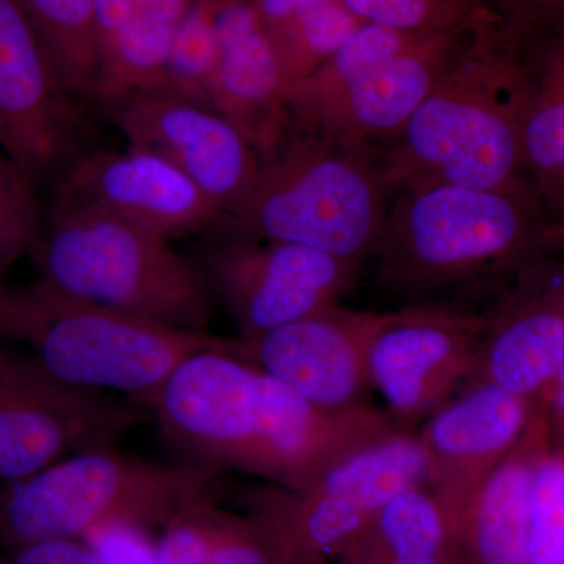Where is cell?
Instances as JSON below:
<instances>
[{
    "instance_id": "obj_1",
    "label": "cell",
    "mask_w": 564,
    "mask_h": 564,
    "mask_svg": "<svg viewBox=\"0 0 564 564\" xmlns=\"http://www.w3.org/2000/svg\"><path fill=\"white\" fill-rule=\"evenodd\" d=\"M152 410L181 464L215 477L237 470L295 491L348 448L397 426L367 403L315 408L254 364L223 351L185 359Z\"/></svg>"
},
{
    "instance_id": "obj_2",
    "label": "cell",
    "mask_w": 564,
    "mask_h": 564,
    "mask_svg": "<svg viewBox=\"0 0 564 564\" xmlns=\"http://www.w3.org/2000/svg\"><path fill=\"white\" fill-rule=\"evenodd\" d=\"M562 242V220L536 188L433 185L393 196L373 256L383 288L421 299L480 282L510 285Z\"/></svg>"
},
{
    "instance_id": "obj_3",
    "label": "cell",
    "mask_w": 564,
    "mask_h": 564,
    "mask_svg": "<svg viewBox=\"0 0 564 564\" xmlns=\"http://www.w3.org/2000/svg\"><path fill=\"white\" fill-rule=\"evenodd\" d=\"M0 339L22 345L63 383L122 393L151 410L191 356L223 351L240 358L239 340L172 328L43 280L18 288L0 282Z\"/></svg>"
},
{
    "instance_id": "obj_4",
    "label": "cell",
    "mask_w": 564,
    "mask_h": 564,
    "mask_svg": "<svg viewBox=\"0 0 564 564\" xmlns=\"http://www.w3.org/2000/svg\"><path fill=\"white\" fill-rule=\"evenodd\" d=\"M529 73L489 57L455 61L386 151H375L393 193L454 185L533 187L522 144Z\"/></svg>"
},
{
    "instance_id": "obj_5",
    "label": "cell",
    "mask_w": 564,
    "mask_h": 564,
    "mask_svg": "<svg viewBox=\"0 0 564 564\" xmlns=\"http://www.w3.org/2000/svg\"><path fill=\"white\" fill-rule=\"evenodd\" d=\"M393 196L372 147L292 131L225 223L232 237L302 245L359 265L377 248Z\"/></svg>"
},
{
    "instance_id": "obj_6",
    "label": "cell",
    "mask_w": 564,
    "mask_h": 564,
    "mask_svg": "<svg viewBox=\"0 0 564 564\" xmlns=\"http://www.w3.org/2000/svg\"><path fill=\"white\" fill-rule=\"evenodd\" d=\"M47 284L124 313L206 333L214 295L195 261L131 223L57 198L32 252Z\"/></svg>"
},
{
    "instance_id": "obj_7",
    "label": "cell",
    "mask_w": 564,
    "mask_h": 564,
    "mask_svg": "<svg viewBox=\"0 0 564 564\" xmlns=\"http://www.w3.org/2000/svg\"><path fill=\"white\" fill-rule=\"evenodd\" d=\"M215 475L162 464L115 448L84 452L0 484V549L50 540H82L99 527L159 532L177 511L209 492Z\"/></svg>"
},
{
    "instance_id": "obj_8",
    "label": "cell",
    "mask_w": 564,
    "mask_h": 564,
    "mask_svg": "<svg viewBox=\"0 0 564 564\" xmlns=\"http://www.w3.org/2000/svg\"><path fill=\"white\" fill-rule=\"evenodd\" d=\"M141 421L139 404L63 383L31 352L0 344V484L68 456L115 448Z\"/></svg>"
},
{
    "instance_id": "obj_9",
    "label": "cell",
    "mask_w": 564,
    "mask_h": 564,
    "mask_svg": "<svg viewBox=\"0 0 564 564\" xmlns=\"http://www.w3.org/2000/svg\"><path fill=\"white\" fill-rule=\"evenodd\" d=\"M239 339H251L339 302L355 284V263L289 242L228 237L196 259Z\"/></svg>"
},
{
    "instance_id": "obj_10",
    "label": "cell",
    "mask_w": 564,
    "mask_h": 564,
    "mask_svg": "<svg viewBox=\"0 0 564 564\" xmlns=\"http://www.w3.org/2000/svg\"><path fill=\"white\" fill-rule=\"evenodd\" d=\"M107 110L129 148L180 170L225 220L251 198L261 159L242 131L217 110L155 91L126 96Z\"/></svg>"
},
{
    "instance_id": "obj_11",
    "label": "cell",
    "mask_w": 564,
    "mask_h": 564,
    "mask_svg": "<svg viewBox=\"0 0 564 564\" xmlns=\"http://www.w3.org/2000/svg\"><path fill=\"white\" fill-rule=\"evenodd\" d=\"M80 120L21 0H0V147L33 182L74 158Z\"/></svg>"
},
{
    "instance_id": "obj_12",
    "label": "cell",
    "mask_w": 564,
    "mask_h": 564,
    "mask_svg": "<svg viewBox=\"0 0 564 564\" xmlns=\"http://www.w3.org/2000/svg\"><path fill=\"white\" fill-rule=\"evenodd\" d=\"M485 314L415 304L388 318L367 352L370 384L403 425L443 406L473 372Z\"/></svg>"
},
{
    "instance_id": "obj_13",
    "label": "cell",
    "mask_w": 564,
    "mask_h": 564,
    "mask_svg": "<svg viewBox=\"0 0 564 564\" xmlns=\"http://www.w3.org/2000/svg\"><path fill=\"white\" fill-rule=\"evenodd\" d=\"M485 314L466 384H491L545 406L564 375V269L556 256L522 270Z\"/></svg>"
},
{
    "instance_id": "obj_14",
    "label": "cell",
    "mask_w": 564,
    "mask_h": 564,
    "mask_svg": "<svg viewBox=\"0 0 564 564\" xmlns=\"http://www.w3.org/2000/svg\"><path fill=\"white\" fill-rule=\"evenodd\" d=\"M388 314L364 313L334 304L310 317L239 340L240 359L325 411L364 404L369 388L367 352Z\"/></svg>"
},
{
    "instance_id": "obj_15",
    "label": "cell",
    "mask_w": 564,
    "mask_h": 564,
    "mask_svg": "<svg viewBox=\"0 0 564 564\" xmlns=\"http://www.w3.org/2000/svg\"><path fill=\"white\" fill-rule=\"evenodd\" d=\"M57 198L104 212L165 240L225 223V215L180 170L129 147L77 154L62 172Z\"/></svg>"
},
{
    "instance_id": "obj_16",
    "label": "cell",
    "mask_w": 564,
    "mask_h": 564,
    "mask_svg": "<svg viewBox=\"0 0 564 564\" xmlns=\"http://www.w3.org/2000/svg\"><path fill=\"white\" fill-rule=\"evenodd\" d=\"M533 404L491 384L463 386L419 437L430 458V491L458 527L470 499L524 433ZM458 536V534H456Z\"/></svg>"
},
{
    "instance_id": "obj_17",
    "label": "cell",
    "mask_w": 564,
    "mask_h": 564,
    "mask_svg": "<svg viewBox=\"0 0 564 564\" xmlns=\"http://www.w3.org/2000/svg\"><path fill=\"white\" fill-rule=\"evenodd\" d=\"M215 32L210 107L242 131L262 163L292 133L280 57L254 6L245 0H215Z\"/></svg>"
},
{
    "instance_id": "obj_18",
    "label": "cell",
    "mask_w": 564,
    "mask_h": 564,
    "mask_svg": "<svg viewBox=\"0 0 564 564\" xmlns=\"http://www.w3.org/2000/svg\"><path fill=\"white\" fill-rule=\"evenodd\" d=\"M454 62L436 47H410L318 104L293 131L322 133L348 147L392 140Z\"/></svg>"
},
{
    "instance_id": "obj_19",
    "label": "cell",
    "mask_w": 564,
    "mask_h": 564,
    "mask_svg": "<svg viewBox=\"0 0 564 564\" xmlns=\"http://www.w3.org/2000/svg\"><path fill=\"white\" fill-rule=\"evenodd\" d=\"M549 447L547 414L534 404L524 433L459 518L456 534L464 563L525 564L533 475Z\"/></svg>"
},
{
    "instance_id": "obj_20",
    "label": "cell",
    "mask_w": 564,
    "mask_h": 564,
    "mask_svg": "<svg viewBox=\"0 0 564 564\" xmlns=\"http://www.w3.org/2000/svg\"><path fill=\"white\" fill-rule=\"evenodd\" d=\"M245 507L272 544L280 564L328 555L343 558L372 516L333 497L273 485L252 491Z\"/></svg>"
},
{
    "instance_id": "obj_21",
    "label": "cell",
    "mask_w": 564,
    "mask_h": 564,
    "mask_svg": "<svg viewBox=\"0 0 564 564\" xmlns=\"http://www.w3.org/2000/svg\"><path fill=\"white\" fill-rule=\"evenodd\" d=\"M430 477L432 467L419 433L393 426L337 456L302 491L375 513L404 492L429 489Z\"/></svg>"
},
{
    "instance_id": "obj_22",
    "label": "cell",
    "mask_w": 564,
    "mask_h": 564,
    "mask_svg": "<svg viewBox=\"0 0 564 564\" xmlns=\"http://www.w3.org/2000/svg\"><path fill=\"white\" fill-rule=\"evenodd\" d=\"M340 564H466L454 522L426 488L395 497L369 524Z\"/></svg>"
},
{
    "instance_id": "obj_23",
    "label": "cell",
    "mask_w": 564,
    "mask_h": 564,
    "mask_svg": "<svg viewBox=\"0 0 564 564\" xmlns=\"http://www.w3.org/2000/svg\"><path fill=\"white\" fill-rule=\"evenodd\" d=\"M193 0H140L101 57L93 99L109 107L126 96L154 90L166 55Z\"/></svg>"
},
{
    "instance_id": "obj_24",
    "label": "cell",
    "mask_w": 564,
    "mask_h": 564,
    "mask_svg": "<svg viewBox=\"0 0 564 564\" xmlns=\"http://www.w3.org/2000/svg\"><path fill=\"white\" fill-rule=\"evenodd\" d=\"M529 73V70H527ZM522 144L534 188L552 215L562 220L564 204V69L555 58L529 73L522 107Z\"/></svg>"
},
{
    "instance_id": "obj_25",
    "label": "cell",
    "mask_w": 564,
    "mask_h": 564,
    "mask_svg": "<svg viewBox=\"0 0 564 564\" xmlns=\"http://www.w3.org/2000/svg\"><path fill=\"white\" fill-rule=\"evenodd\" d=\"M50 51L70 98H93L99 58L93 0H21Z\"/></svg>"
},
{
    "instance_id": "obj_26",
    "label": "cell",
    "mask_w": 564,
    "mask_h": 564,
    "mask_svg": "<svg viewBox=\"0 0 564 564\" xmlns=\"http://www.w3.org/2000/svg\"><path fill=\"white\" fill-rule=\"evenodd\" d=\"M217 61L215 0H193L177 25L161 77L151 91L210 107Z\"/></svg>"
},
{
    "instance_id": "obj_27",
    "label": "cell",
    "mask_w": 564,
    "mask_h": 564,
    "mask_svg": "<svg viewBox=\"0 0 564 564\" xmlns=\"http://www.w3.org/2000/svg\"><path fill=\"white\" fill-rule=\"evenodd\" d=\"M358 20L340 0H332L267 31L291 29V36L273 41L285 84L306 79L323 63L328 62L345 40L361 25Z\"/></svg>"
},
{
    "instance_id": "obj_28",
    "label": "cell",
    "mask_w": 564,
    "mask_h": 564,
    "mask_svg": "<svg viewBox=\"0 0 564 564\" xmlns=\"http://www.w3.org/2000/svg\"><path fill=\"white\" fill-rule=\"evenodd\" d=\"M525 564H564V448L552 445L534 469Z\"/></svg>"
},
{
    "instance_id": "obj_29",
    "label": "cell",
    "mask_w": 564,
    "mask_h": 564,
    "mask_svg": "<svg viewBox=\"0 0 564 564\" xmlns=\"http://www.w3.org/2000/svg\"><path fill=\"white\" fill-rule=\"evenodd\" d=\"M41 229L35 182L0 147V282L22 256L32 254Z\"/></svg>"
},
{
    "instance_id": "obj_30",
    "label": "cell",
    "mask_w": 564,
    "mask_h": 564,
    "mask_svg": "<svg viewBox=\"0 0 564 564\" xmlns=\"http://www.w3.org/2000/svg\"><path fill=\"white\" fill-rule=\"evenodd\" d=\"M218 508L209 497L182 508L154 540L161 564H204L209 555Z\"/></svg>"
},
{
    "instance_id": "obj_31",
    "label": "cell",
    "mask_w": 564,
    "mask_h": 564,
    "mask_svg": "<svg viewBox=\"0 0 564 564\" xmlns=\"http://www.w3.org/2000/svg\"><path fill=\"white\" fill-rule=\"evenodd\" d=\"M204 564H280L272 544L250 516L218 508L209 555Z\"/></svg>"
},
{
    "instance_id": "obj_32",
    "label": "cell",
    "mask_w": 564,
    "mask_h": 564,
    "mask_svg": "<svg viewBox=\"0 0 564 564\" xmlns=\"http://www.w3.org/2000/svg\"><path fill=\"white\" fill-rule=\"evenodd\" d=\"M359 20L400 32H415L436 24L440 0H340Z\"/></svg>"
},
{
    "instance_id": "obj_33",
    "label": "cell",
    "mask_w": 564,
    "mask_h": 564,
    "mask_svg": "<svg viewBox=\"0 0 564 564\" xmlns=\"http://www.w3.org/2000/svg\"><path fill=\"white\" fill-rule=\"evenodd\" d=\"M85 541L101 564H161L154 536L139 527L113 524L85 534Z\"/></svg>"
},
{
    "instance_id": "obj_34",
    "label": "cell",
    "mask_w": 564,
    "mask_h": 564,
    "mask_svg": "<svg viewBox=\"0 0 564 564\" xmlns=\"http://www.w3.org/2000/svg\"><path fill=\"white\" fill-rule=\"evenodd\" d=\"M0 564H101L84 540H50L6 551Z\"/></svg>"
},
{
    "instance_id": "obj_35",
    "label": "cell",
    "mask_w": 564,
    "mask_h": 564,
    "mask_svg": "<svg viewBox=\"0 0 564 564\" xmlns=\"http://www.w3.org/2000/svg\"><path fill=\"white\" fill-rule=\"evenodd\" d=\"M140 0H93V22L99 58L132 17ZM101 66V65H99Z\"/></svg>"
},
{
    "instance_id": "obj_36",
    "label": "cell",
    "mask_w": 564,
    "mask_h": 564,
    "mask_svg": "<svg viewBox=\"0 0 564 564\" xmlns=\"http://www.w3.org/2000/svg\"><path fill=\"white\" fill-rule=\"evenodd\" d=\"M326 2H332V0H256L252 6L258 11L267 31H270V29L281 25L282 22L299 17L303 11Z\"/></svg>"
},
{
    "instance_id": "obj_37",
    "label": "cell",
    "mask_w": 564,
    "mask_h": 564,
    "mask_svg": "<svg viewBox=\"0 0 564 564\" xmlns=\"http://www.w3.org/2000/svg\"><path fill=\"white\" fill-rule=\"evenodd\" d=\"M293 564H326L325 558H310V560H303V562L293 563Z\"/></svg>"
}]
</instances>
